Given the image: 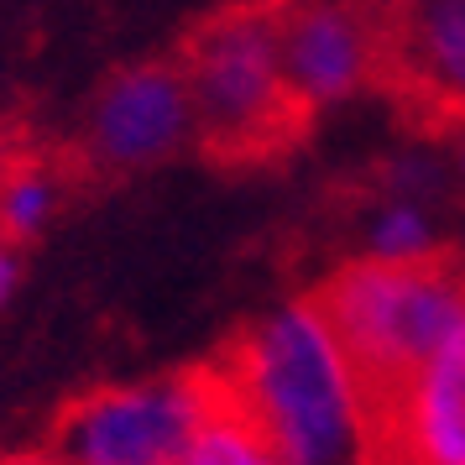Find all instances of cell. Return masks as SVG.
Here are the masks:
<instances>
[{
  "mask_svg": "<svg viewBox=\"0 0 465 465\" xmlns=\"http://www.w3.org/2000/svg\"><path fill=\"white\" fill-rule=\"evenodd\" d=\"M210 377L282 465H371L366 402L314 298L252 319L210 361Z\"/></svg>",
  "mask_w": 465,
  "mask_h": 465,
  "instance_id": "cell-1",
  "label": "cell"
},
{
  "mask_svg": "<svg viewBox=\"0 0 465 465\" xmlns=\"http://www.w3.org/2000/svg\"><path fill=\"white\" fill-rule=\"evenodd\" d=\"M335 330L351 377L366 402V429L398 398L408 377L440 351L465 314V262L455 252L423 256H361L330 272L314 293Z\"/></svg>",
  "mask_w": 465,
  "mask_h": 465,
  "instance_id": "cell-2",
  "label": "cell"
},
{
  "mask_svg": "<svg viewBox=\"0 0 465 465\" xmlns=\"http://www.w3.org/2000/svg\"><path fill=\"white\" fill-rule=\"evenodd\" d=\"M193 110V142L214 163H272L303 142L309 110L298 105L277 53V0H246L199 22L178 58Z\"/></svg>",
  "mask_w": 465,
  "mask_h": 465,
  "instance_id": "cell-3",
  "label": "cell"
},
{
  "mask_svg": "<svg viewBox=\"0 0 465 465\" xmlns=\"http://www.w3.org/2000/svg\"><path fill=\"white\" fill-rule=\"evenodd\" d=\"M214 402L220 392L210 366L94 387L58 413L47 450H58L68 465H183Z\"/></svg>",
  "mask_w": 465,
  "mask_h": 465,
  "instance_id": "cell-4",
  "label": "cell"
},
{
  "mask_svg": "<svg viewBox=\"0 0 465 465\" xmlns=\"http://www.w3.org/2000/svg\"><path fill=\"white\" fill-rule=\"evenodd\" d=\"M377 89L419 131H465V0H387Z\"/></svg>",
  "mask_w": 465,
  "mask_h": 465,
  "instance_id": "cell-5",
  "label": "cell"
},
{
  "mask_svg": "<svg viewBox=\"0 0 465 465\" xmlns=\"http://www.w3.org/2000/svg\"><path fill=\"white\" fill-rule=\"evenodd\" d=\"M387 0H277V53L298 105L319 115L356 89H377Z\"/></svg>",
  "mask_w": 465,
  "mask_h": 465,
  "instance_id": "cell-6",
  "label": "cell"
},
{
  "mask_svg": "<svg viewBox=\"0 0 465 465\" xmlns=\"http://www.w3.org/2000/svg\"><path fill=\"white\" fill-rule=\"evenodd\" d=\"M193 142V110L178 64H131L110 74L84 115V163L100 173H142Z\"/></svg>",
  "mask_w": 465,
  "mask_h": 465,
  "instance_id": "cell-7",
  "label": "cell"
},
{
  "mask_svg": "<svg viewBox=\"0 0 465 465\" xmlns=\"http://www.w3.org/2000/svg\"><path fill=\"white\" fill-rule=\"evenodd\" d=\"M371 465H465V314L377 413Z\"/></svg>",
  "mask_w": 465,
  "mask_h": 465,
  "instance_id": "cell-8",
  "label": "cell"
},
{
  "mask_svg": "<svg viewBox=\"0 0 465 465\" xmlns=\"http://www.w3.org/2000/svg\"><path fill=\"white\" fill-rule=\"evenodd\" d=\"M64 199H68L64 163L37 157V152H22L11 168L0 173V241H11V246L37 241L58 220Z\"/></svg>",
  "mask_w": 465,
  "mask_h": 465,
  "instance_id": "cell-9",
  "label": "cell"
},
{
  "mask_svg": "<svg viewBox=\"0 0 465 465\" xmlns=\"http://www.w3.org/2000/svg\"><path fill=\"white\" fill-rule=\"evenodd\" d=\"M183 465H282V460L256 440L246 423L235 419L225 402H214L210 423L199 429V440H193V450H189Z\"/></svg>",
  "mask_w": 465,
  "mask_h": 465,
  "instance_id": "cell-10",
  "label": "cell"
},
{
  "mask_svg": "<svg viewBox=\"0 0 465 465\" xmlns=\"http://www.w3.org/2000/svg\"><path fill=\"white\" fill-rule=\"evenodd\" d=\"M371 256H423L434 252V231H429V220H423L419 204H387V210L371 220Z\"/></svg>",
  "mask_w": 465,
  "mask_h": 465,
  "instance_id": "cell-11",
  "label": "cell"
},
{
  "mask_svg": "<svg viewBox=\"0 0 465 465\" xmlns=\"http://www.w3.org/2000/svg\"><path fill=\"white\" fill-rule=\"evenodd\" d=\"M16 282H22V256H16L11 241H0V303L16 293Z\"/></svg>",
  "mask_w": 465,
  "mask_h": 465,
  "instance_id": "cell-12",
  "label": "cell"
},
{
  "mask_svg": "<svg viewBox=\"0 0 465 465\" xmlns=\"http://www.w3.org/2000/svg\"><path fill=\"white\" fill-rule=\"evenodd\" d=\"M0 465H68L64 455H58V450H5V455H0Z\"/></svg>",
  "mask_w": 465,
  "mask_h": 465,
  "instance_id": "cell-13",
  "label": "cell"
},
{
  "mask_svg": "<svg viewBox=\"0 0 465 465\" xmlns=\"http://www.w3.org/2000/svg\"><path fill=\"white\" fill-rule=\"evenodd\" d=\"M22 142H16V131H11V126H5V121H0V173H5V168H11V163H16V157H22Z\"/></svg>",
  "mask_w": 465,
  "mask_h": 465,
  "instance_id": "cell-14",
  "label": "cell"
}]
</instances>
